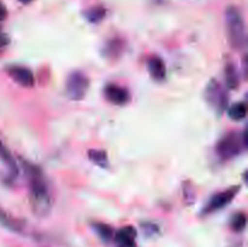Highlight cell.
<instances>
[{"instance_id":"cell-1","label":"cell","mask_w":248,"mask_h":247,"mask_svg":"<svg viewBox=\"0 0 248 247\" xmlns=\"http://www.w3.org/2000/svg\"><path fill=\"white\" fill-rule=\"evenodd\" d=\"M29 183V203L31 211L38 217H46L52 210V194L43 171L35 165L24 162Z\"/></svg>"},{"instance_id":"cell-2","label":"cell","mask_w":248,"mask_h":247,"mask_svg":"<svg viewBox=\"0 0 248 247\" xmlns=\"http://www.w3.org/2000/svg\"><path fill=\"white\" fill-rule=\"evenodd\" d=\"M225 29L228 40L234 50H241L246 46L247 34L246 24L240 10L235 6H229L225 10Z\"/></svg>"},{"instance_id":"cell-3","label":"cell","mask_w":248,"mask_h":247,"mask_svg":"<svg viewBox=\"0 0 248 247\" xmlns=\"http://www.w3.org/2000/svg\"><path fill=\"white\" fill-rule=\"evenodd\" d=\"M246 133H244L242 139L237 133H229L218 142L217 154L224 160L232 159V157L241 154L242 149L246 147Z\"/></svg>"},{"instance_id":"cell-4","label":"cell","mask_w":248,"mask_h":247,"mask_svg":"<svg viewBox=\"0 0 248 247\" xmlns=\"http://www.w3.org/2000/svg\"><path fill=\"white\" fill-rule=\"evenodd\" d=\"M89 77L81 72H73L65 82V93L73 101H80L89 90Z\"/></svg>"},{"instance_id":"cell-5","label":"cell","mask_w":248,"mask_h":247,"mask_svg":"<svg viewBox=\"0 0 248 247\" xmlns=\"http://www.w3.org/2000/svg\"><path fill=\"white\" fill-rule=\"evenodd\" d=\"M205 98L207 103L216 110L222 113L228 106V96L224 87L216 80L208 82L205 91Z\"/></svg>"},{"instance_id":"cell-6","label":"cell","mask_w":248,"mask_h":247,"mask_svg":"<svg viewBox=\"0 0 248 247\" xmlns=\"http://www.w3.org/2000/svg\"><path fill=\"white\" fill-rule=\"evenodd\" d=\"M237 190H239V188L235 186V188L228 189V190L222 191V193L216 194V195L210 200L208 205L205 207V213L216 212V211L222 210L225 206L229 205V203L232 202V199L235 198V195H236Z\"/></svg>"},{"instance_id":"cell-7","label":"cell","mask_w":248,"mask_h":247,"mask_svg":"<svg viewBox=\"0 0 248 247\" xmlns=\"http://www.w3.org/2000/svg\"><path fill=\"white\" fill-rule=\"evenodd\" d=\"M6 72L21 86L31 87L34 85V75L28 68L22 65H11L6 68Z\"/></svg>"},{"instance_id":"cell-8","label":"cell","mask_w":248,"mask_h":247,"mask_svg":"<svg viewBox=\"0 0 248 247\" xmlns=\"http://www.w3.org/2000/svg\"><path fill=\"white\" fill-rule=\"evenodd\" d=\"M106 97L113 103L119 104H125L128 101V93L125 89L116 85H109L106 87Z\"/></svg>"},{"instance_id":"cell-9","label":"cell","mask_w":248,"mask_h":247,"mask_svg":"<svg viewBox=\"0 0 248 247\" xmlns=\"http://www.w3.org/2000/svg\"><path fill=\"white\" fill-rule=\"evenodd\" d=\"M136 230L131 227H125L119 230L115 235L118 247H136Z\"/></svg>"},{"instance_id":"cell-10","label":"cell","mask_w":248,"mask_h":247,"mask_svg":"<svg viewBox=\"0 0 248 247\" xmlns=\"http://www.w3.org/2000/svg\"><path fill=\"white\" fill-rule=\"evenodd\" d=\"M148 69L155 80H164L166 77V67L161 58L152 57L148 61Z\"/></svg>"},{"instance_id":"cell-11","label":"cell","mask_w":248,"mask_h":247,"mask_svg":"<svg viewBox=\"0 0 248 247\" xmlns=\"http://www.w3.org/2000/svg\"><path fill=\"white\" fill-rule=\"evenodd\" d=\"M0 160L9 169L10 173L14 174V176H17V173H18V167H17L16 161H15L14 156H12L10 150L7 149V147L2 143L1 139H0Z\"/></svg>"},{"instance_id":"cell-12","label":"cell","mask_w":248,"mask_h":247,"mask_svg":"<svg viewBox=\"0 0 248 247\" xmlns=\"http://www.w3.org/2000/svg\"><path fill=\"white\" fill-rule=\"evenodd\" d=\"M0 225L15 232H21L22 230L21 223L17 219H15V218H12L10 215H7L2 210H0Z\"/></svg>"},{"instance_id":"cell-13","label":"cell","mask_w":248,"mask_h":247,"mask_svg":"<svg viewBox=\"0 0 248 247\" xmlns=\"http://www.w3.org/2000/svg\"><path fill=\"white\" fill-rule=\"evenodd\" d=\"M230 119L235 121H241L247 115V107L245 103H235L228 110Z\"/></svg>"},{"instance_id":"cell-14","label":"cell","mask_w":248,"mask_h":247,"mask_svg":"<svg viewBox=\"0 0 248 247\" xmlns=\"http://www.w3.org/2000/svg\"><path fill=\"white\" fill-rule=\"evenodd\" d=\"M225 80H227V85L229 89H236L239 85V75H237V70L232 64H228L227 69H225Z\"/></svg>"},{"instance_id":"cell-15","label":"cell","mask_w":248,"mask_h":247,"mask_svg":"<svg viewBox=\"0 0 248 247\" xmlns=\"http://www.w3.org/2000/svg\"><path fill=\"white\" fill-rule=\"evenodd\" d=\"M94 230H96L97 234L101 236V239H103L104 241H109V240L113 239V229H111L109 225L106 224H94Z\"/></svg>"},{"instance_id":"cell-16","label":"cell","mask_w":248,"mask_h":247,"mask_svg":"<svg viewBox=\"0 0 248 247\" xmlns=\"http://www.w3.org/2000/svg\"><path fill=\"white\" fill-rule=\"evenodd\" d=\"M232 228L235 232H242L246 228V216H245V213H237L232 217Z\"/></svg>"},{"instance_id":"cell-17","label":"cell","mask_w":248,"mask_h":247,"mask_svg":"<svg viewBox=\"0 0 248 247\" xmlns=\"http://www.w3.org/2000/svg\"><path fill=\"white\" fill-rule=\"evenodd\" d=\"M86 17L91 22H98L104 17V9L102 7H92L86 11Z\"/></svg>"},{"instance_id":"cell-18","label":"cell","mask_w":248,"mask_h":247,"mask_svg":"<svg viewBox=\"0 0 248 247\" xmlns=\"http://www.w3.org/2000/svg\"><path fill=\"white\" fill-rule=\"evenodd\" d=\"M90 157H91L93 161H96L97 164H106L107 162V157H106V154H104V152H90Z\"/></svg>"},{"instance_id":"cell-19","label":"cell","mask_w":248,"mask_h":247,"mask_svg":"<svg viewBox=\"0 0 248 247\" xmlns=\"http://www.w3.org/2000/svg\"><path fill=\"white\" fill-rule=\"evenodd\" d=\"M6 15H7L6 9H5L4 5H2L1 2H0V22L4 21V19L6 18Z\"/></svg>"},{"instance_id":"cell-20","label":"cell","mask_w":248,"mask_h":247,"mask_svg":"<svg viewBox=\"0 0 248 247\" xmlns=\"http://www.w3.org/2000/svg\"><path fill=\"white\" fill-rule=\"evenodd\" d=\"M21 2H23V4H28V2H31V0H19Z\"/></svg>"}]
</instances>
